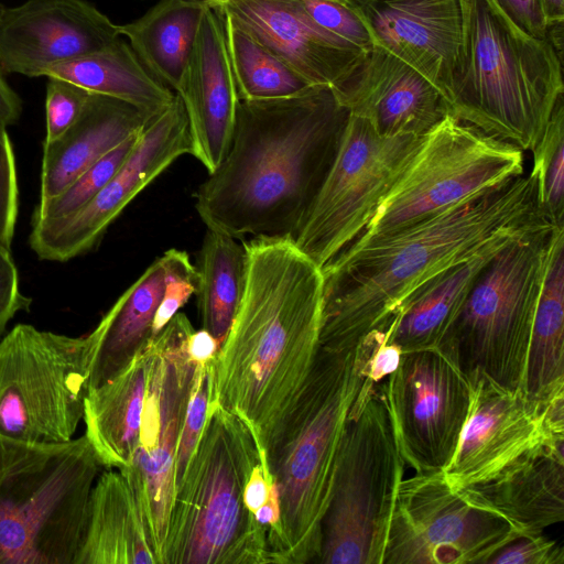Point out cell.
Returning <instances> with one entry per match:
<instances>
[{
	"mask_svg": "<svg viewBox=\"0 0 564 564\" xmlns=\"http://www.w3.org/2000/svg\"><path fill=\"white\" fill-rule=\"evenodd\" d=\"M395 441L415 473L443 470L465 425L473 386L441 347L404 352L379 383Z\"/></svg>",
	"mask_w": 564,
	"mask_h": 564,
	"instance_id": "obj_14",
	"label": "cell"
},
{
	"mask_svg": "<svg viewBox=\"0 0 564 564\" xmlns=\"http://www.w3.org/2000/svg\"><path fill=\"white\" fill-rule=\"evenodd\" d=\"M341 1H345V0H341Z\"/></svg>",
	"mask_w": 564,
	"mask_h": 564,
	"instance_id": "obj_50",
	"label": "cell"
},
{
	"mask_svg": "<svg viewBox=\"0 0 564 564\" xmlns=\"http://www.w3.org/2000/svg\"><path fill=\"white\" fill-rule=\"evenodd\" d=\"M349 111L332 87L239 100L229 150L195 193L208 229L293 238L335 159Z\"/></svg>",
	"mask_w": 564,
	"mask_h": 564,
	"instance_id": "obj_2",
	"label": "cell"
},
{
	"mask_svg": "<svg viewBox=\"0 0 564 564\" xmlns=\"http://www.w3.org/2000/svg\"><path fill=\"white\" fill-rule=\"evenodd\" d=\"M551 226L530 172L394 235L351 242L322 268L321 346L354 347L387 329L402 301L436 273L495 239Z\"/></svg>",
	"mask_w": 564,
	"mask_h": 564,
	"instance_id": "obj_3",
	"label": "cell"
},
{
	"mask_svg": "<svg viewBox=\"0 0 564 564\" xmlns=\"http://www.w3.org/2000/svg\"><path fill=\"white\" fill-rule=\"evenodd\" d=\"M150 339L128 365L84 400L85 436L105 468L133 463L151 359Z\"/></svg>",
	"mask_w": 564,
	"mask_h": 564,
	"instance_id": "obj_27",
	"label": "cell"
},
{
	"mask_svg": "<svg viewBox=\"0 0 564 564\" xmlns=\"http://www.w3.org/2000/svg\"><path fill=\"white\" fill-rule=\"evenodd\" d=\"M307 17L324 31L361 48L372 47L369 34L352 12L341 0H296Z\"/></svg>",
	"mask_w": 564,
	"mask_h": 564,
	"instance_id": "obj_39",
	"label": "cell"
},
{
	"mask_svg": "<svg viewBox=\"0 0 564 564\" xmlns=\"http://www.w3.org/2000/svg\"><path fill=\"white\" fill-rule=\"evenodd\" d=\"M422 135H380L349 113L326 178L293 237L323 268L365 230L420 144Z\"/></svg>",
	"mask_w": 564,
	"mask_h": 564,
	"instance_id": "obj_12",
	"label": "cell"
},
{
	"mask_svg": "<svg viewBox=\"0 0 564 564\" xmlns=\"http://www.w3.org/2000/svg\"><path fill=\"white\" fill-rule=\"evenodd\" d=\"M139 563L162 564L143 475L135 463L104 468L74 564Z\"/></svg>",
	"mask_w": 564,
	"mask_h": 564,
	"instance_id": "obj_23",
	"label": "cell"
},
{
	"mask_svg": "<svg viewBox=\"0 0 564 564\" xmlns=\"http://www.w3.org/2000/svg\"><path fill=\"white\" fill-rule=\"evenodd\" d=\"M141 132L129 137L108 152L62 193L47 200L39 202L32 224L52 223L67 218L87 205L122 166L137 144Z\"/></svg>",
	"mask_w": 564,
	"mask_h": 564,
	"instance_id": "obj_35",
	"label": "cell"
},
{
	"mask_svg": "<svg viewBox=\"0 0 564 564\" xmlns=\"http://www.w3.org/2000/svg\"><path fill=\"white\" fill-rule=\"evenodd\" d=\"M523 173L524 151L448 113L422 135L352 242L394 235Z\"/></svg>",
	"mask_w": 564,
	"mask_h": 564,
	"instance_id": "obj_10",
	"label": "cell"
},
{
	"mask_svg": "<svg viewBox=\"0 0 564 564\" xmlns=\"http://www.w3.org/2000/svg\"><path fill=\"white\" fill-rule=\"evenodd\" d=\"M564 550L543 532L521 535L511 541L488 564H563Z\"/></svg>",
	"mask_w": 564,
	"mask_h": 564,
	"instance_id": "obj_41",
	"label": "cell"
},
{
	"mask_svg": "<svg viewBox=\"0 0 564 564\" xmlns=\"http://www.w3.org/2000/svg\"><path fill=\"white\" fill-rule=\"evenodd\" d=\"M516 238L495 239L471 257L442 270L417 286L390 319L388 341L397 345L402 354L437 347L480 272L503 246Z\"/></svg>",
	"mask_w": 564,
	"mask_h": 564,
	"instance_id": "obj_26",
	"label": "cell"
},
{
	"mask_svg": "<svg viewBox=\"0 0 564 564\" xmlns=\"http://www.w3.org/2000/svg\"><path fill=\"white\" fill-rule=\"evenodd\" d=\"M44 143L65 133L82 116L91 95L87 89L58 77H47Z\"/></svg>",
	"mask_w": 564,
	"mask_h": 564,
	"instance_id": "obj_38",
	"label": "cell"
},
{
	"mask_svg": "<svg viewBox=\"0 0 564 564\" xmlns=\"http://www.w3.org/2000/svg\"><path fill=\"white\" fill-rule=\"evenodd\" d=\"M119 25L85 0H26L0 20V68L29 77L96 52L120 37Z\"/></svg>",
	"mask_w": 564,
	"mask_h": 564,
	"instance_id": "obj_18",
	"label": "cell"
},
{
	"mask_svg": "<svg viewBox=\"0 0 564 564\" xmlns=\"http://www.w3.org/2000/svg\"><path fill=\"white\" fill-rule=\"evenodd\" d=\"M4 10H6V7L0 1V20L2 18V14H3Z\"/></svg>",
	"mask_w": 564,
	"mask_h": 564,
	"instance_id": "obj_49",
	"label": "cell"
},
{
	"mask_svg": "<svg viewBox=\"0 0 564 564\" xmlns=\"http://www.w3.org/2000/svg\"><path fill=\"white\" fill-rule=\"evenodd\" d=\"M524 535L499 512L453 488L443 470L400 484L382 564H488Z\"/></svg>",
	"mask_w": 564,
	"mask_h": 564,
	"instance_id": "obj_13",
	"label": "cell"
},
{
	"mask_svg": "<svg viewBox=\"0 0 564 564\" xmlns=\"http://www.w3.org/2000/svg\"><path fill=\"white\" fill-rule=\"evenodd\" d=\"M344 2L364 24L372 46L416 69L448 99L462 45V0Z\"/></svg>",
	"mask_w": 564,
	"mask_h": 564,
	"instance_id": "obj_19",
	"label": "cell"
},
{
	"mask_svg": "<svg viewBox=\"0 0 564 564\" xmlns=\"http://www.w3.org/2000/svg\"><path fill=\"white\" fill-rule=\"evenodd\" d=\"M208 229L198 256L197 307L202 328L221 345L241 302L247 279L243 243Z\"/></svg>",
	"mask_w": 564,
	"mask_h": 564,
	"instance_id": "obj_32",
	"label": "cell"
},
{
	"mask_svg": "<svg viewBox=\"0 0 564 564\" xmlns=\"http://www.w3.org/2000/svg\"><path fill=\"white\" fill-rule=\"evenodd\" d=\"M332 89L349 113L368 120L383 137L423 135L451 113L430 80L377 46Z\"/></svg>",
	"mask_w": 564,
	"mask_h": 564,
	"instance_id": "obj_20",
	"label": "cell"
},
{
	"mask_svg": "<svg viewBox=\"0 0 564 564\" xmlns=\"http://www.w3.org/2000/svg\"><path fill=\"white\" fill-rule=\"evenodd\" d=\"M256 519L264 527L272 529L280 520V497L276 484L273 481L267 501L256 511Z\"/></svg>",
	"mask_w": 564,
	"mask_h": 564,
	"instance_id": "obj_47",
	"label": "cell"
},
{
	"mask_svg": "<svg viewBox=\"0 0 564 564\" xmlns=\"http://www.w3.org/2000/svg\"><path fill=\"white\" fill-rule=\"evenodd\" d=\"M459 57L448 105L453 116L522 151L541 139L564 96L563 56L529 34L495 0H462Z\"/></svg>",
	"mask_w": 564,
	"mask_h": 564,
	"instance_id": "obj_4",
	"label": "cell"
},
{
	"mask_svg": "<svg viewBox=\"0 0 564 564\" xmlns=\"http://www.w3.org/2000/svg\"><path fill=\"white\" fill-rule=\"evenodd\" d=\"M165 280V264L160 257L117 299L88 334V390L116 376L151 338Z\"/></svg>",
	"mask_w": 564,
	"mask_h": 564,
	"instance_id": "obj_28",
	"label": "cell"
},
{
	"mask_svg": "<svg viewBox=\"0 0 564 564\" xmlns=\"http://www.w3.org/2000/svg\"><path fill=\"white\" fill-rule=\"evenodd\" d=\"M45 77L63 78L90 93L126 101L152 118L175 98V93L145 68L121 36L96 52L53 66Z\"/></svg>",
	"mask_w": 564,
	"mask_h": 564,
	"instance_id": "obj_31",
	"label": "cell"
},
{
	"mask_svg": "<svg viewBox=\"0 0 564 564\" xmlns=\"http://www.w3.org/2000/svg\"><path fill=\"white\" fill-rule=\"evenodd\" d=\"M290 64L313 86L333 87L369 52L324 31L296 0H204Z\"/></svg>",
	"mask_w": 564,
	"mask_h": 564,
	"instance_id": "obj_21",
	"label": "cell"
},
{
	"mask_svg": "<svg viewBox=\"0 0 564 564\" xmlns=\"http://www.w3.org/2000/svg\"><path fill=\"white\" fill-rule=\"evenodd\" d=\"M529 34L546 39L547 26L538 0H495Z\"/></svg>",
	"mask_w": 564,
	"mask_h": 564,
	"instance_id": "obj_43",
	"label": "cell"
},
{
	"mask_svg": "<svg viewBox=\"0 0 564 564\" xmlns=\"http://www.w3.org/2000/svg\"><path fill=\"white\" fill-rule=\"evenodd\" d=\"M209 400V361L204 365L196 364L193 375L191 394L186 405L176 448L174 490L183 479L187 464L202 434L205 421L207 419Z\"/></svg>",
	"mask_w": 564,
	"mask_h": 564,
	"instance_id": "obj_36",
	"label": "cell"
},
{
	"mask_svg": "<svg viewBox=\"0 0 564 564\" xmlns=\"http://www.w3.org/2000/svg\"><path fill=\"white\" fill-rule=\"evenodd\" d=\"M272 482L273 477L263 467L262 463L257 464L245 488V502L251 512L256 513L267 501Z\"/></svg>",
	"mask_w": 564,
	"mask_h": 564,
	"instance_id": "obj_44",
	"label": "cell"
},
{
	"mask_svg": "<svg viewBox=\"0 0 564 564\" xmlns=\"http://www.w3.org/2000/svg\"><path fill=\"white\" fill-rule=\"evenodd\" d=\"M460 490L509 519L524 535L543 532L564 520V438L546 441L491 480Z\"/></svg>",
	"mask_w": 564,
	"mask_h": 564,
	"instance_id": "obj_24",
	"label": "cell"
},
{
	"mask_svg": "<svg viewBox=\"0 0 564 564\" xmlns=\"http://www.w3.org/2000/svg\"><path fill=\"white\" fill-rule=\"evenodd\" d=\"M153 118L131 104L91 93L78 120L58 139L44 143L40 202L62 193L82 173Z\"/></svg>",
	"mask_w": 564,
	"mask_h": 564,
	"instance_id": "obj_25",
	"label": "cell"
},
{
	"mask_svg": "<svg viewBox=\"0 0 564 564\" xmlns=\"http://www.w3.org/2000/svg\"><path fill=\"white\" fill-rule=\"evenodd\" d=\"M369 349L367 337L345 349L319 347L271 468L280 497V520L268 530L271 563L318 561L339 446Z\"/></svg>",
	"mask_w": 564,
	"mask_h": 564,
	"instance_id": "obj_5",
	"label": "cell"
},
{
	"mask_svg": "<svg viewBox=\"0 0 564 564\" xmlns=\"http://www.w3.org/2000/svg\"><path fill=\"white\" fill-rule=\"evenodd\" d=\"M521 390L542 412L564 400V227H554Z\"/></svg>",
	"mask_w": 564,
	"mask_h": 564,
	"instance_id": "obj_29",
	"label": "cell"
},
{
	"mask_svg": "<svg viewBox=\"0 0 564 564\" xmlns=\"http://www.w3.org/2000/svg\"><path fill=\"white\" fill-rule=\"evenodd\" d=\"M104 468L85 435L35 443L0 433V564H74Z\"/></svg>",
	"mask_w": 564,
	"mask_h": 564,
	"instance_id": "obj_7",
	"label": "cell"
},
{
	"mask_svg": "<svg viewBox=\"0 0 564 564\" xmlns=\"http://www.w3.org/2000/svg\"><path fill=\"white\" fill-rule=\"evenodd\" d=\"M554 226L509 241L475 281L437 347L452 356L470 383L485 376L521 389Z\"/></svg>",
	"mask_w": 564,
	"mask_h": 564,
	"instance_id": "obj_8",
	"label": "cell"
},
{
	"mask_svg": "<svg viewBox=\"0 0 564 564\" xmlns=\"http://www.w3.org/2000/svg\"><path fill=\"white\" fill-rule=\"evenodd\" d=\"M19 213V185L14 152L0 126V241L11 247Z\"/></svg>",
	"mask_w": 564,
	"mask_h": 564,
	"instance_id": "obj_40",
	"label": "cell"
},
{
	"mask_svg": "<svg viewBox=\"0 0 564 564\" xmlns=\"http://www.w3.org/2000/svg\"><path fill=\"white\" fill-rule=\"evenodd\" d=\"M193 330L187 316L178 312L150 338L152 354L133 459L144 478L162 564L174 497L176 448L196 366L186 350Z\"/></svg>",
	"mask_w": 564,
	"mask_h": 564,
	"instance_id": "obj_16",
	"label": "cell"
},
{
	"mask_svg": "<svg viewBox=\"0 0 564 564\" xmlns=\"http://www.w3.org/2000/svg\"><path fill=\"white\" fill-rule=\"evenodd\" d=\"M89 336L17 324L0 339V433L35 443L70 441L88 392Z\"/></svg>",
	"mask_w": 564,
	"mask_h": 564,
	"instance_id": "obj_11",
	"label": "cell"
},
{
	"mask_svg": "<svg viewBox=\"0 0 564 564\" xmlns=\"http://www.w3.org/2000/svg\"><path fill=\"white\" fill-rule=\"evenodd\" d=\"M192 155V140L178 95L141 132L122 166L72 216L32 224L30 247L40 259L65 262L94 249L123 209L178 158Z\"/></svg>",
	"mask_w": 564,
	"mask_h": 564,
	"instance_id": "obj_15",
	"label": "cell"
},
{
	"mask_svg": "<svg viewBox=\"0 0 564 564\" xmlns=\"http://www.w3.org/2000/svg\"><path fill=\"white\" fill-rule=\"evenodd\" d=\"M21 113L22 101L8 84L0 68V126L8 128L15 124Z\"/></svg>",
	"mask_w": 564,
	"mask_h": 564,
	"instance_id": "obj_46",
	"label": "cell"
},
{
	"mask_svg": "<svg viewBox=\"0 0 564 564\" xmlns=\"http://www.w3.org/2000/svg\"><path fill=\"white\" fill-rule=\"evenodd\" d=\"M531 173L535 176L541 208L554 227H564V96L533 148Z\"/></svg>",
	"mask_w": 564,
	"mask_h": 564,
	"instance_id": "obj_34",
	"label": "cell"
},
{
	"mask_svg": "<svg viewBox=\"0 0 564 564\" xmlns=\"http://www.w3.org/2000/svg\"><path fill=\"white\" fill-rule=\"evenodd\" d=\"M218 15L224 23L239 99L288 98L315 87L230 17Z\"/></svg>",
	"mask_w": 564,
	"mask_h": 564,
	"instance_id": "obj_33",
	"label": "cell"
},
{
	"mask_svg": "<svg viewBox=\"0 0 564 564\" xmlns=\"http://www.w3.org/2000/svg\"><path fill=\"white\" fill-rule=\"evenodd\" d=\"M546 26L564 23V0H538Z\"/></svg>",
	"mask_w": 564,
	"mask_h": 564,
	"instance_id": "obj_48",
	"label": "cell"
},
{
	"mask_svg": "<svg viewBox=\"0 0 564 564\" xmlns=\"http://www.w3.org/2000/svg\"><path fill=\"white\" fill-rule=\"evenodd\" d=\"M32 300L20 289L19 272L10 247L0 241V337L9 322L20 312L29 311Z\"/></svg>",
	"mask_w": 564,
	"mask_h": 564,
	"instance_id": "obj_42",
	"label": "cell"
},
{
	"mask_svg": "<svg viewBox=\"0 0 564 564\" xmlns=\"http://www.w3.org/2000/svg\"><path fill=\"white\" fill-rule=\"evenodd\" d=\"M259 463L261 454L248 426L209 403L197 445L174 490L164 564L271 563L268 528L245 502L247 481Z\"/></svg>",
	"mask_w": 564,
	"mask_h": 564,
	"instance_id": "obj_6",
	"label": "cell"
},
{
	"mask_svg": "<svg viewBox=\"0 0 564 564\" xmlns=\"http://www.w3.org/2000/svg\"><path fill=\"white\" fill-rule=\"evenodd\" d=\"M471 386L465 425L443 469L453 488L487 482L530 449L564 438L550 432L545 412L532 405L520 388L507 389L485 376L477 377Z\"/></svg>",
	"mask_w": 564,
	"mask_h": 564,
	"instance_id": "obj_17",
	"label": "cell"
},
{
	"mask_svg": "<svg viewBox=\"0 0 564 564\" xmlns=\"http://www.w3.org/2000/svg\"><path fill=\"white\" fill-rule=\"evenodd\" d=\"M404 464L379 384L362 381L339 446L317 563L382 564Z\"/></svg>",
	"mask_w": 564,
	"mask_h": 564,
	"instance_id": "obj_9",
	"label": "cell"
},
{
	"mask_svg": "<svg viewBox=\"0 0 564 564\" xmlns=\"http://www.w3.org/2000/svg\"><path fill=\"white\" fill-rule=\"evenodd\" d=\"M166 270L163 296L155 313L152 336L159 333L178 313L188 299L196 293L198 271L187 252L170 249L162 256Z\"/></svg>",
	"mask_w": 564,
	"mask_h": 564,
	"instance_id": "obj_37",
	"label": "cell"
},
{
	"mask_svg": "<svg viewBox=\"0 0 564 564\" xmlns=\"http://www.w3.org/2000/svg\"><path fill=\"white\" fill-rule=\"evenodd\" d=\"M175 94L186 112L192 155L213 173L229 150L240 99L223 20L207 4Z\"/></svg>",
	"mask_w": 564,
	"mask_h": 564,
	"instance_id": "obj_22",
	"label": "cell"
},
{
	"mask_svg": "<svg viewBox=\"0 0 564 564\" xmlns=\"http://www.w3.org/2000/svg\"><path fill=\"white\" fill-rule=\"evenodd\" d=\"M219 341L206 329L193 330L186 343L188 358L198 365L210 361L218 352Z\"/></svg>",
	"mask_w": 564,
	"mask_h": 564,
	"instance_id": "obj_45",
	"label": "cell"
},
{
	"mask_svg": "<svg viewBox=\"0 0 564 564\" xmlns=\"http://www.w3.org/2000/svg\"><path fill=\"white\" fill-rule=\"evenodd\" d=\"M242 243L246 288L209 361V403L248 426L271 474L321 347L324 276L291 237H254Z\"/></svg>",
	"mask_w": 564,
	"mask_h": 564,
	"instance_id": "obj_1",
	"label": "cell"
},
{
	"mask_svg": "<svg viewBox=\"0 0 564 564\" xmlns=\"http://www.w3.org/2000/svg\"><path fill=\"white\" fill-rule=\"evenodd\" d=\"M204 0H160L139 19L119 25V33L145 68L178 90L199 28Z\"/></svg>",
	"mask_w": 564,
	"mask_h": 564,
	"instance_id": "obj_30",
	"label": "cell"
}]
</instances>
